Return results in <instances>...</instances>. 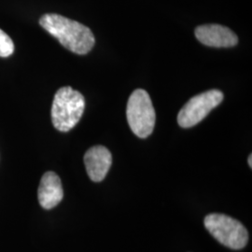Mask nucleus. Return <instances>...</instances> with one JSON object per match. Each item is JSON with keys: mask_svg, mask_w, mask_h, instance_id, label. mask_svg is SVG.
Returning a JSON list of instances; mask_svg holds the SVG:
<instances>
[{"mask_svg": "<svg viewBox=\"0 0 252 252\" xmlns=\"http://www.w3.org/2000/svg\"><path fill=\"white\" fill-rule=\"evenodd\" d=\"M84 163L91 180L100 182L108 174L112 163V156L106 147L94 146L85 153Z\"/></svg>", "mask_w": 252, "mask_h": 252, "instance_id": "7", "label": "nucleus"}, {"mask_svg": "<svg viewBox=\"0 0 252 252\" xmlns=\"http://www.w3.org/2000/svg\"><path fill=\"white\" fill-rule=\"evenodd\" d=\"M223 100V94L219 90H210L193 96L180 109L178 123L183 128L196 126L207 114Z\"/></svg>", "mask_w": 252, "mask_h": 252, "instance_id": "5", "label": "nucleus"}, {"mask_svg": "<svg viewBox=\"0 0 252 252\" xmlns=\"http://www.w3.org/2000/svg\"><path fill=\"white\" fill-rule=\"evenodd\" d=\"M126 116L135 135L146 138L153 134L156 115L152 99L146 91L137 89L133 92L127 103Z\"/></svg>", "mask_w": 252, "mask_h": 252, "instance_id": "3", "label": "nucleus"}, {"mask_svg": "<svg viewBox=\"0 0 252 252\" xmlns=\"http://www.w3.org/2000/svg\"><path fill=\"white\" fill-rule=\"evenodd\" d=\"M195 36L204 45L228 48L237 44L238 38L228 27L220 25H205L195 29Z\"/></svg>", "mask_w": 252, "mask_h": 252, "instance_id": "6", "label": "nucleus"}, {"mask_svg": "<svg viewBox=\"0 0 252 252\" xmlns=\"http://www.w3.org/2000/svg\"><path fill=\"white\" fill-rule=\"evenodd\" d=\"M14 44L12 39L0 29V57H8L13 54Z\"/></svg>", "mask_w": 252, "mask_h": 252, "instance_id": "9", "label": "nucleus"}, {"mask_svg": "<svg viewBox=\"0 0 252 252\" xmlns=\"http://www.w3.org/2000/svg\"><path fill=\"white\" fill-rule=\"evenodd\" d=\"M204 223L217 241L229 249L241 250L249 241L246 227L231 217L218 213L209 214L206 217Z\"/></svg>", "mask_w": 252, "mask_h": 252, "instance_id": "4", "label": "nucleus"}, {"mask_svg": "<svg viewBox=\"0 0 252 252\" xmlns=\"http://www.w3.org/2000/svg\"><path fill=\"white\" fill-rule=\"evenodd\" d=\"M85 99L70 86L56 92L52 106V122L60 132H68L77 126L84 112Z\"/></svg>", "mask_w": 252, "mask_h": 252, "instance_id": "2", "label": "nucleus"}, {"mask_svg": "<svg viewBox=\"0 0 252 252\" xmlns=\"http://www.w3.org/2000/svg\"><path fill=\"white\" fill-rule=\"evenodd\" d=\"M252 155L251 154L250 155V157H249V159H248V162H249V165H250V167H252Z\"/></svg>", "mask_w": 252, "mask_h": 252, "instance_id": "10", "label": "nucleus"}, {"mask_svg": "<svg viewBox=\"0 0 252 252\" xmlns=\"http://www.w3.org/2000/svg\"><path fill=\"white\" fill-rule=\"evenodd\" d=\"M39 25L74 54H88L94 45L95 39L90 28L62 15L44 14L39 19Z\"/></svg>", "mask_w": 252, "mask_h": 252, "instance_id": "1", "label": "nucleus"}, {"mask_svg": "<svg viewBox=\"0 0 252 252\" xmlns=\"http://www.w3.org/2000/svg\"><path fill=\"white\" fill-rule=\"evenodd\" d=\"M37 197L40 206L44 209H52L59 205L63 197V190L62 182L57 174L49 171L42 176Z\"/></svg>", "mask_w": 252, "mask_h": 252, "instance_id": "8", "label": "nucleus"}]
</instances>
